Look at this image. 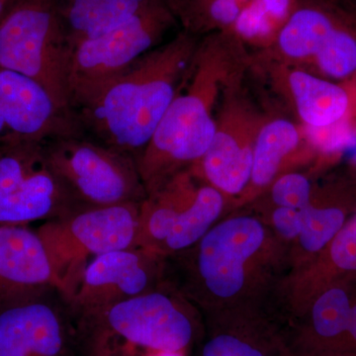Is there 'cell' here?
I'll use <instances>...</instances> for the list:
<instances>
[{"mask_svg":"<svg viewBox=\"0 0 356 356\" xmlns=\"http://www.w3.org/2000/svg\"><path fill=\"white\" fill-rule=\"evenodd\" d=\"M300 142L296 126L286 119L266 121L255 140L250 181L264 187L273 181L281 163Z\"/></svg>","mask_w":356,"mask_h":356,"instance_id":"cell-20","label":"cell"},{"mask_svg":"<svg viewBox=\"0 0 356 356\" xmlns=\"http://www.w3.org/2000/svg\"><path fill=\"white\" fill-rule=\"evenodd\" d=\"M247 0H184L177 6L186 31L235 26Z\"/></svg>","mask_w":356,"mask_h":356,"instance_id":"cell-23","label":"cell"},{"mask_svg":"<svg viewBox=\"0 0 356 356\" xmlns=\"http://www.w3.org/2000/svg\"><path fill=\"white\" fill-rule=\"evenodd\" d=\"M83 316L57 284L0 302V356H89Z\"/></svg>","mask_w":356,"mask_h":356,"instance_id":"cell-5","label":"cell"},{"mask_svg":"<svg viewBox=\"0 0 356 356\" xmlns=\"http://www.w3.org/2000/svg\"><path fill=\"white\" fill-rule=\"evenodd\" d=\"M81 210L55 175L43 168L0 198V225L50 221Z\"/></svg>","mask_w":356,"mask_h":356,"instance_id":"cell-15","label":"cell"},{"mask_svg":"<svg viewBox=\"0 0 356 356\" xmlns=\"http://www.w3.org/2000/svg\"><path fill=\"white\" fill-rule=\"evenodd\" d=\"M303 356H356L353 350L332 351V353H317V351L307 350Z\"/></svg>","mask_w":356,"mask_h":356,"instance_id":"cell-31","label":"cell"},{"mask_svg":"<svg viewBox=\"0 0 356 356\" xmlns=\"http://www.w3.org/2000/svg\"><path fill=\"white\" fill-rule=\"evenodd\" d=\"M0 110L15 137L44 143L77 136L79 120L30 77L0 67Z\"/></svg>","mask_w":356,"mask_h":356,"instance_id":"cell-13","label":"cell"},{"mask_svg":"<svg viewBox=\"0 0 356 356\" xmlns=\"http://www.w3.org/2000/svg\"><path fill=\"white\" fill-rule=\"evenodd\" d=\"M70 58L58 0H19L0 23V67L34 79L72 112Z\"/></svg>","mask_w":356,"mask_h":356,"instance_id":"cell-4","label":"cell"},{"mask_svg":"<svg viewBox=\"0 0 356 356\" xmlns=\"http://www.w3.org/2000/svg\"><path fill=\"white\" fill-rule=\"evenodd\" d=\"M147 356H184V353H156Z\"/></svg>","mask_w":356,"mask_h":356,"instance_id":"cell-33","label":"cell"},{"mask_svg":"<svg viewBox=\"0 0 356 356\" xmlns=\"http://www.w3.org/2000/svg\"><path fill=\"white\" fill-rule=\"evenodd\" d=\"M153 0H58L70 51L127 22Z\"/></svg>","mask_w":356,"mask_h":356,"instance_id":"cell-17","label":"cell"},{"mask_svg":"<svg viewBox=\"0 0 356 356\" xmlns=\"http://www.w3.org/2000/svg\"><path fill=\"white\" fill-rule=\"evenodd\" d=\"M43 151L47 168L81 210L147 197L137 161L127 154L79 136L47 140Z\"/></svg>","mask_w":356,"mask_h":356,"instance_id":"cell-6","label":"cell"},{"mask_svg":"<svg viewBox=\"0 0 356 356\" xmlns=\"http://www.w3.org/2000/svg\"><path fill=\"white\" fill-rule=\"evenodd\" d=\"M177 300L156 289L110 307L99 315L83 317L91 356H147L178 353L191 346L195 325Z\"/></svg>","mask_w":356,"mask_h":356,"instance_id":"cell-3","label":"cell"},{"mask_svg":"<svg viewBox=\"0 0 356 356\" xmlns=\"http://www.w3.org/2000/svg\"><path fill=\"white\" fill-rule=\"evenodd\" d=\"M264 231L254 218L238 217L208 231L196 248L195 274L213 295L234 296L245 282V264L261 247Z\"/></svg>","mask_w":356,"mask_h":356,"instance_id":"cell-12","label":"cell"},{"mask_svg":"<svg viewBox=\"0 0 356 356\" xmlns=\"http://www.w3.org/2000/svg\"><path fill=\"white\" fill-rule=\"evenodd\" d=\"M19 0H0V23Z\"/></svg>","mask_w":356,"mask_h":356,"instance_id":"cell-32","label":"cell"},{"mask_svg":"<svg viewBox=\"0 0 356 356\" xmlns=\"http://www.w3.org/2000/svg\"><path fill=\"white\" fill-rule=\"evenodd\" d=\"M288 86L306 127H327L343 121L348 114L350 96L346 89L332 81L294 70L288 76Z\"/></svg>","mask_w":356,"mask_h":356,"instance_id":"cell-18","label":"cell"},{"mask_svg":"<svg viewBox=\"0 0 356 356\" xmlns=\"http://www.w3.org/2000/svg\"><path fill=\"white\" fill-rule=\"evenodd\" d=\"M273 222L281 235L287 238H294L301 231L300 210L280 207L273 214Z\"/></svg>","mask_w":356,"mask_h":356,"instance_id":"cell-29","label":"cell"},{"mask_svg":"<svg viewBox=\"0 0 356 356\" xmlns=\"http://www.w3.org/2000/svg\"><path fill=\"white\" fill-rule=\"evenodd\" d=\"M314 60L332 79H346L356 70V37L344 19L334 28Z\"/></svg>","mask_w":356,"mask_h":356,"instance_id":"cell-24","label":"cell"},{"mask_svg":"<svg viewBox=\"0 0 356 356\" xmlns=\"http://www.w3.org/2000/svg\"><path fill=\"white\" fill-rule=\"evenodd\" d=\"M321 1L330 2V0H321Z\"/></svg>","mask_w":356,"mask_h":356,"instance_id":"cell-34","label":"cell"},{"mask_svg":"<svg viewBox=\"0 0 356 356\" xmlns=\"http://www.w3.org/2000/svg\"><path fill=\"white\" fill-rule=\"evenodd\" d=\"M44 143L11 136L0 144V198L44 165Z\"/></svg>","mask_w":356,"mask_h":356,"instance_id":"cell-21","label":"cell"},{"mask_svg":"<svg viewBox=\"0 0 356 356\" xmlns=\"http://www.w3.org/2000/svg\"><path fill=\"white\" fill-rule=\"evenodd\" d=\"M140 206L126 203L79 211L36 229L58 285L69 296L90 257L135 247Z\"/></svg>","mask_w":356,"mask_h":356,"instance_id":"cell-7","label":"cell"},{"mask_svg":"<svg viewBox=\"0 0 356 356\" xmlns=\"http://www.w3.org/2000/svg\"><path fill=\"white\" fill-rule=\"evenodd\" d=\"M353 293L350 284L341 280L323 290L312 308V341L306 350H350L348 327L356 300Z\"/></svg>","mask_w":356,"mask_h":356,"instance_id":"cell-19","label":"cell"},{"mask_svg":"<svg viewBox=\"0 0 356 356\" xmlns=\"http://www.w3.org/2000/svg\"><path fill=\"white\" fill-rule=\"evenodd\" d=\"M330 2L294 0L276 35V46L286 58L295 60L315 58L341 20Z\"/></svg>","mask_w":356,"mask_h":356,"instance_id":"cell-16","label":"cell"},{"mask_svg":"<svg viewBox=\"0 0 356 356\" xmlns=\"http://www.w3.org/2000/svg\"><path fill=\"white\" fill-rule=\"evenodd\" d=\"M191 182L181 172L147 195L140 206L135 247L159 255L182 252L203 238L221 213L222 194L212 185L195 188Z\"/></svg>","mask_w":356,"mask_h":356,"instance_id":"cell-9","label":"cell"},{"mask_svg":"<svg viewBox=\"0 0 356 356\" xmlns=\"http://www.w3.org/2000/svg\"><path fill=\"white\" fill-rule=\"evenodd\" d=\"M185 31L149 51L83 104L77 120L97 142L139 161L179 90L198 48Z\"/></svg>","mask_w":356,"mask_h":356,"instance_id":"cell-2","label":"cell"},{"mask_svg":"<svg viewBox=\"0 0 356 356\" xmlns=\"http://www.w3.org/2000/svg\"><path fill=\"white\" fill-rule=\"evenodd\" d=\"M325 248L327 257L341 273L356 274V213Z\"/></svg>","mask_w":356,"mask_h":356,"instance_id":"cell-26","label":"cell"},{"mask_svg":"<svg viewBox=\"0 0 356 356\" xmlns=\"http://www.w3.org/2000/svg\"><path fill=\"white\" fill-rule=\"evenodd\" d=\"M243 336L236 332L222 331L211 334L200 350L199 356H289L273 353V346L264 341Z\"/></svg>","mask_w":356,"mask_h":356,"instance_id":"cell-25","label":"cell"},{"mask_svg":"<svg viewBox=\"0 0 356 356\" xmlns=\"http://www.w3.org/2000/svg\"><path fill=\"white\" fill-rule=\"evenodd\" d=\"M309 140L316 147L325 152H334L346 146L350 140L348 130L343 122L323 128L307 127Z\"/></svg>","mask_w":356,"mask_h":356,"instance_id":"cell-28","label":"cell"},{"mask_svg":"<svg viewBox=\"0 0 356 356\" xmlns=\"http://www.w3.org/2000/svg\"><path fill=\"white\" fill-rule=\"evenodd\" d=\"M175 23L165 0H153L127 22L70 51V106H79L146 55Z\"/></svg>","mask_w":356,"mask_h":356,"instance_id":"cell-8","label":"cell"},{"mask_svg":"<svg viewBox=\"0 0 356 356\" xmlns=\"http://www.w3.org/2000/svg\"><path fill=\"white\" fill-rule=\"evenodd\" d=\"M159 255L133 247L95 257L84 266L70 295L83 317L156 289Z\"/></svg>","mask_w":356,"mask_h":356,"instance_id":"cell-10","label":"cell"},{"mask_svg":"<svg viewBox=\"0 0 356 356\" xmlns=\"http://www.w3.org/2000/svg\"><path fill=\"white\" fill-rule=\"evenodd\" d=\"M346 215L348 210L337 204L321 207H314L310 204L300 210V242L307 252H318L324 250L348 222Z\"/></svg>","mask_w":356,"mask_h":356,"instance_id":"cell-22","label":"cell"},{"mask_svg":"<svg viewBox=\"0 0 356 356\" xmlns=\"http://www.w3.org/2000/svg\"><path fill=\"white\" fill-rule=\"evenodd\" d=\"M241 37L228 29L214 33L198 44L175 99L138 161L147 195L200 161L215 132V103L222 86H231L240 69Z\"/></svg>","mask_w":356,"mask_h":356,"instance_id":"cell-1","label":"cell"},{"mask_svg":"<svg viewBox=\"0 0 356 356\" xmlns=\"http://www.w3.org/2000/svg\"><path fill=\"white\" fill-rule=\"evenodd\" d=\"M264 122L242 98L227 96L214 138L200 161L206 179L220 192L238 194L250 182L254 143Z\"/></svg>","mask_w":356,"mask_h":356,"instance_id":"cell-11","label":"cell"},{"mask_svg":"<svg viewBox=\"0 0 356 356\" xmlns=\"http://www.w3.org/2000/svg\"><path fill=\"white\" fill-rule=\"evenodd\" d=\"M348 350L356 353V300L353 304V311H351L350 327H348Z\"/></svg>","mask_w":356,"mask_h":356,"instance_id":"cell-30","label":"cell"},{"mask_svg":"<svg viewBox=\"0 0 356 356\" xmlns=\"http://www.w3.org/2000/svg\"><path fill=\"white\" fill-rule=\"evenodd\" d=\"M47 284L58 283L37 232L0 225V302Z\"/></svg>","mask_w":356,"mask_h":356,"instance_id":"cell-14","label":"cell"},{"mask_svg":"<svg viewBox=\"0 0 356 356\" xmlns=\"http://www.w3.org/2000/svg\"><path fill=\"white\" fill-rule=\"evenodd\" d=\"M311 185L305 177L290 173L273 185V198L280 207L302 210L310 205Z\"/></svg>","mask_w":356,"mask_h":356,"instance_id":"cell-27","label":"cell"}]
</instances>
